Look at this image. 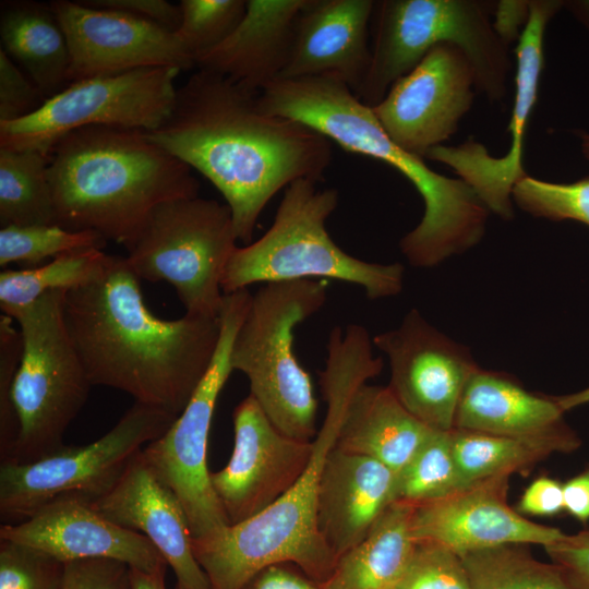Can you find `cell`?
I'll list each match as a JSON object with an SVG mask.
<instances>
[{
	"instance_id": "cell-1",
	"label": "cell",
	"mask_w": 589,
	"mask_h": 589,
	"mask_svg": "<svg viewBox=\"0 0 589 589\" xmlns=\"http://www.w3.org/2000/svg\"><path fill=\"white\" fill-rule=\"evenodd\" d=\"M259 94L197 70L177 89L169 118L144 131L212 182L244 243H251L264 207L277 192L300 179L318 183L332 161L327 137L303 122L265 112Z\"/></svg>"
},
{
	"instance_id": "cell-2",
	"label": "cell",
	"mask_w": 589,
	"mask_h": 589,
	"mask_svg": "<svg viewBox=\"0 0 589 589\" xmlns=\"http://www.w3.org/2000/svg\"><path fill=\"white\" fill-rule=\"evenodd\" d=\"M124 256L64 292L63 318L92 386L111 387L178 417L205 376L220 318L154 315Z\"/></svg>"
},
{
	"instance_id": "cell-3",
	"label": "cell",
	"mask_w": 589,
	"mask_h": 589,
	"mask_svg": "<svg viewBox=\"0 0 589 589\" xmlns=\"http://www.w3.org/2000/svg\"><path fill=\"white\" fill-rule=\"evenodd\" d=\"M320 383L326 413L313 442L312 456L293 486L272 506L207 539H192L196 561L211 589H242L261 569L292 563L317 582L332 574L337 558L316 526V503L323 469L336 446L347 402L361 383L377 376L381 357L372 353L364 327H334L327 341Z\"/></svg>"
},
{
	"instance_id": "cell-4",
	"label": "cell",
	"mask_w": 589,
	"mask_h": 589,
	"mask_svg": "<svg viewBox=\"0 0 589 589\" xmlns=\"http://www.w3.org/2000/svg\"><path fill=\"white\" fill-rule=\"evenodd\" d=\"M259 103L265 112L303 122L345 151L378 159L411 182L424 212L399 248L412 266H436L481 241L490 212L474 191L396 145L371 107L344 83L327 77L277 80L260 93Z\"/></svg>"
},
{
	"instance_id": "cell-5",
	"label": "cell",
	"mask_w": 589,
	"mask_h": 589,
	"mask_svg": "<svg viewBox=\"0 0 589 589\" xmlns=\"http://www.w3.org/2000/svg\"><path fill=\"white\" fill-rule=\"evenodd\" d=\"M55 224L91 230L127 248L159 204L199 196L191 168L144 131L91 125L61 137L49 154Z\"/></svg>"
},
{
	"instance_id": "cell-6",
	"label": "cell",
	"mask_w": 589,
	"mask_h": 589,
	"mask_svg": "<svg viewBox=\"0 0 589 589\" xmlns=\"http://www.w3.org/2000/svg\"><path fill=\"white\" fill-rule=\"evenodd\" d=\"M338 191L300 179L285 189L274 221L256 241L231 254L221 278L224 294L256 283L335 279L361 287L371 300L397 296L404 286L399 263H371L348 254L330 238L326 220Z\"/></svg>"
},
{
	"instance_id": "cell-7",
	"label": "cell",
	"mask_w": 589,
	"mask_h": 589,
	"mask_svg": "<svg viewBox=\"0 0 589 589\" xmlns=\"http://www.w3.org/2000/svg\"><path fill=\"white\" fill-rule=\"evenodd\" d=\"M327 299L325 279L267 283L251 296L232 340L230 364L245 375L250 395L284 434L312 441L317 400L312 377L294 350L296 327Z\"/></svg>"
},
{
	"instance_id": "cell-8",
	"label": "cell",
	"mask_w": 589,
	"mask_h": 589,
	"mask_svg": "<svg viewBox=\"0 0 589 589\" xmlns=\"http://www.w3.org/2000/svg\"><path fill=\"white\" fill-rule=\"evenodd\" d=\"M490 7L474 0L375 1L371 65L358 99L374 107L433 46L452 43L470 61L477 92L490 101H501L507 93L512 61L508 46L490 21Z\"/></svg>"
},
{
	"instance_id": "cell-9",
	"label": "cell",
	"mask_w": 589,
	"mask_h": 589,
	"mask_svg": "<svg viewBox=\"0 0 589 589\" xmlns=\"http://www.w3.org/2000/svg\"><path fill=\"white\" fill-rule=\"evenodd\" d=\"M64 292H48L5 314L17 324L22 351L11 393L19 433L1 461L31 462L62 448L88 397L92 384L63 318Z\"/></svg>"
},
{
	"instance_id": "cell-10",
	"label": "cell",
	"mask_w": 589,
	"mask_h": 589,
	"mask_svg": "<svg viewBox=\"0 0 589 589\" xmlns=\"http://www.w3.org/2000/svg\"><path fill=\"white\" fill-rule=\"evenodd\" d=\"M237 240L227 204L178 199L151 212L124 257L140 279L169 283L185 314L217 317L223 274Z\"/></svg>"
},
{
	"instance_id": "cell-11",
	"label": "cell",
	"mask_w": 589,
	"mask_h": 589,
	"mask_svg": "<svg viewBox=\"0 0 589 589\" xmlns=\"http://www.w3.org/2000/svg\"><path fill=\"white\" fill-rule=\"evenodd\" d=\"M161 409L135 402L97 441L68 446L31 462H0L1 524L28 519L64 496L92 502L107 493L130 461L176 420Z\"/></svg>"
},
{
	"instance_id": "cell-12",
	"label": "cell",
	"mask_w": 589,
	"mask_h": 589,
	"mask_svg": "<svg viewBox=\"0 0 589 589\" xmlns=\"http://www.w3.org/2000/svg\"><path fill=\"white\" fill-rule=\"evenodd\" d=\"M248 289L224 294L220 337L213 361L170 428L141 450L155 477L182 504L193 539L217 536L229 520L212 486L207 445L217 399L230 374V350L251 300Z\"/></svg>"
},
{
	"instance_id": "cell-13",
	"label": "cell",
	"mask_w": 589,
	"mask_h": 589,
	"mask_svg": "<svg viewBox=\"0 0 589 589\" xmlns=\"http://www.w3.org/2000/svg\"><path fill=\"white\" fill-rule=\"evenodd\" d=\"M179 72L144 68L73 82L33 113L0 122V147L50 154L61 137L91 125L153 131L172 111Z\"/></svg>"
},
{
	"instance_id": "cell-14",
	"label": "cell",
	"mask_w": 589,
	"mask_h": 589,
	"mask_svg": "<svg viewBox=\"0 0 589 589\" xmlns=\"http://www.w3.org/2000/svg\"><path fill=\"white\" fill-rule=\"evenodd\" d=\"M562 7L561 1H529V17L515 48L516 93L510 122V146L501 157L492 156L479 142L469 139L457 146L431 148L425 158L450 167L485 205L504 220L514 217V187L528 175L524 166L525 136L537 103L544 64L543 43L549 21Z\"/></svg>"
},
{
	"instance_id": "cell-15",
	"label": "cell",
	"mask_w": 589,
	"mask_h": 589,
	"mask_svg": "<svg viewBox=\"0 0 589 589\" xmlns=\"http://www.w3.org/2000/svg\"><path fill=\"white\" fill-rule=\"evenodd\" d=\"M474 92L476 75L465 52L455 44L440 43L371 109L396 145L425 158L457 132Z\"/></svg>"
},
{
	"instance_id": "cell-16",
	"label": "cell",
	"mask_w": 589,
	"mask_h": 589,
	"mask_svg": "<svg viewBox=\"0 0 589 589\" xmlns=\"http://www.w3.org/2000/svg\"><path fill=\"white\" fill-rule=\"evenodd\" d=\"M372 342L388 358L387 387L405 409L432 430L452 431L462 392L479 368L469 348L441 333L416 309Z\"/></svg>"
},
{
	"instance_id": "cell-17",
	"label": "cell",
	"mask_w": 589,
	"mask_h": 589,
	"mask_svg": "<svg viewBox=\"0 0 589 589\" xmlns=\"http://www.w3.org/2000/svg\"><path fill=\"white\" fill-rule=\"evenodd\" d=\"M235 442L227 465L211 472L212 486L230 525L262 513L303 473L313 442L281 433L249 394L232 413Z\"/></svg>"
},
{
	"instance_id": "cell-18",
	"label": "cell",
	"mask_w": 589,
	"mask_h": 589,
	"mask_svg": "<svg viewBox=\"0 0 589 589\" xmlns=\"http://www.w3.org/2000/svg\"><path fill=\"white\" fill-rule=\"evenodd\" d=\"M49 4L70 48L69 84L144 68L195 67L175 33L153 22L81 1Z\"/></svg>"
},
{
	"instance_id": "cell-19",
	"label": "cell",
	"mask_w": 589,
	"mask_h": 589,
	"mask_svg": "<svg viewBox=\"0 0 589 589\" xmlns=\"http://www.w3.org/2000/svg\"><path fill=\"white\" fill-rule=\"evenodd\" d=\"M508 476L478 480L435 501L413 505L416 542H428L459 556L504 544H541L560 539L555 527L533 522L507 502Z\"/></svg>"
},
{
	"instance_id": "cell-20",
	"label": "cell",
	"mask_w": 589,
	"mask_h": 589,
	"mask_svg": "<svg viewBox=\"0 0 589 589\" xmlns=\"http://www.w3.org/2000/svg\"><path fill=\"white\" fill-rule=\"evenodd\" d=\"M0 539L37 549L64 563L111 558L151 574L166 573L168 566L146 537L108 520L80 497H59L24 521L1 524Z\"/></svg>"
},
{
	"instance_id": "cell-21",
	"label": "cell",
	"mask_w": 589,
	"mask_h": 589,
	"mask_svg": "<svg viewBox=\"0 0 589 589\" xmlns=\"http://www.w3.org/2000/svg\"><path fill=\"white\" fill-rule=\"evenodd\" d=\"M89 504L108 520L146 537L172 568L177 589H211L195 558L182 504L151 471L141 452L116 484Z\"/></svg>"
},
{
	"instance_id": "cell-22",
	"label": "cell",
	"mask_w": 589,
	"mask_h": 589,
	"mask_svg": "<svg viewBox=\"0 0 589 589\" xmlns=\"http://www.w3.org/2000/svg\"><path fill=\"white\" fill-rule=\"evenodd\" d=\"M373 0H308L293 28L286 67L278 80L327 77L354 95L370 70L369 23Z\"/></svg>"
},
{
	"instance_id": "cell-23",
	"label": "cell",
	"mask_w": 589,
	"mask_h": 589,
	"mask_svg": "<svg viewBox=\"0 0 589 589\" xmlns=\"http://www.w3.org/2000/svg\"><path fill=\"white\" fill-rule=\"evenodd\" d=\"M554 397L527 390L514 377L480 366L469 378L454 429L537 443L555 453H572L581 441Z\"/></svg>"
},
{
	"instance_id": "cell-24",
	"label": "cell",
	"mask_w": 589,
	"mask_h": 589,
	"mask_svg": "<svg viewBox=\"0 0 589 589\" xmlns=\"http://www.w3.org/2000/svg\"><path fill=\"white\" fill-rule=\"evenodd\" d=\"M395 476L382 462L334 447L320 482L316 526L338 560L361 542L394 502Z\"/></svg>"
},
{
	"instance_id": "cell-25",
	"label": "cell",
	"mask_w": 589,
	"mask_h": 589,
	"mask_svg": "<svg viewBox=\"0 0 589 589\" xmlns=\"http://www.w3.org/2000/svg\"><path fill=\"white\" fill-rule=\"evenodd\" d=\"M308 0H247L235 31L216 47L199 55V70L224 75L261 93L277 81L288 61L293 28Z\"/></svg>"
},
{
	"instance_id": "cell-26",
	"label": "cell",
	"mask_w": 589,
	"mask_h": 589,
	"mask_svg": "<svg viewBox=\"0 0 589 589\" xmlns=\"http://www.w3.org/2000/svg\"><path fill=\"white\" fill-rule=\"evenodd\" d=\"M432 431L387 386L363 382L349 397L335 447L373 458L398 472Z\"/></svg>"
},
{
	"instance_id": "cell-27",
	"label": "cell",
	"mask_w": 589,
	"mask_h": 589,
	"mask_svg": "<svg viewBox=\"0 0 589 589\" xmlns=\"http://www.w3.org/2000/svg\"><path fill=\"white\" fill-rule=\"evenodd\" d=\"M0 36L2 49L24 67L45 100L69 85L70 48L50 4L4 2Z\"/></svg>"
},
{
	"instance_id": "cell-28",
	"label": "cell",
	"mask_w": 589,
	"mask_h": 589,
	"mask_svg": "<svg viewBox=\"0 0 589 589\" xmlns=\"http://www.w3.org/2000/svg\"><path fill=\"white\" fill-rule=\"evenodd\" d=\"M412 510L411 504L393 502L368 536L337 560L322 589H395L417 544Z\"/></svg>"
},
{
	"instance_id": "cell-29",
	"label": "cell",
	"mask_w": 589,
	"mask_h": 589,
	"mask_svg": "<svg viewBox=\"0 0 589 589\" xmlns=\"http://www.w3.org/2000/svg\"><path fill=\"white\" fill-rule=\"evenodd\" d=\"M49 154L0 147V225H56Z\"/></svg>"
},
{
	"instance_id": "cell-30",
	"label": "cell",
	"mask_w": 589,
	"mask_h": 589,
	"mask_svg": "<svg viewBox=\"0 0 589 589\" xmlns=\"http://www.w3.org/2000/svg\"><path fill=\"white\" fill-rule=\"evenodd\" d=\"M108 254L103 250L79 249L51 259L47 264L0 273V308L3 314L28 305L51 291H69L103 269Z\"/></svg>"
},
{
	"instance_id": "cell-31",
	"label": "cell",
	"mask_w": 589,
	"mask_h": 589,
	"mask_svg": "<svg viewBox=\"0 0 589 589\" xmlns=\"http://www.w3.org/2000/svg\"><path fill=\"white\" fill-rule=\"evenodd\" d=\"M469 589H569L561 569L537 560L524 544H504L460 556Z\"/></svg>"
},
{
	"instance_id": "cell-32",
	"label": "cell",
	"mask_w": 589,
	"mask_h": 589,
	"mask_svg": "<svg viewBox=\"0 0 589 589\" xmlns=\"http://www.w3.org/2000/svg\"><path fill=\"white\" fill-rule=\"evenodd\" d=\"M450 441L459 476L465 484L529 470L554 454L522 440L453 429Z\"/></svg>"
},
{
	"instance_id": "cell-33",
	"label": "cell",
	"mask_w": 589,
	"mask_h": 589,
	"mask_svg": "<svg viewBox=\"0 0 589 589\" xmlns=\"http://www.w3.org/2000/svg\"><path fill=\"white\" fill-rule=\"evenodd\" d=\"M466 485L453 454L450 431L433 430L408 464L396 472L394 502L418 505Z\"/></svg>"
},
{
	"instance_id": "cell-34",
	"label": "cell",
	"mask_w": 589,
	"mask_h": 589,
	"mask_svg": "<svg viewBox=\"0 0 589 589\" xmlns=\"http://www.w3.org/2000/svg\"><path fill=\"white\" fill-rule=\"evenodd\" d=\"M107 240L91 230L72 231L58 225L7 226L0 229V266L10 264L36 267L46 259L94 248L103 250Z\"/></svg>"
},
{
	"instance_id": "cell-35",
	"label": "cell",
	"mask_w": 589,
	"mask_h": 589,
	"mask_svg": "<svg viewBox=\"0 0 589 589\" xmlns=\"http://www.w3.org/2000/svg\"><path fill=\"white\" fill-rule=\"evenodd\" d=\"M245 8L247 0H182L181 23L175 35L194 61L235 31Z\"/></svg>"
},
{
	"instance_id": "cell-36",
	"label": "cell",
	"mask_w": 589,
	"mask_h": 589,
	"mask_svg": "<svg viewBox=\"0 0 589 589\" xmlns=\"http://www.w3.org/2000/svg\"><path fill=\"white\" fill-rule=\"evenodd\" d=\"M513 203L526 213L552 221L575 220L589 226V176L556 183L530 176L513 189Z\"/></svg>"
},
{
	"instance_id": "cell-37",
	"label": "cell",
	"mask_w": 589,
	"mask_h": 589,
	"mask_svg": "<svg viewBox=\"0 0 589 589\" xmlns=\"http://www.w3.org/2000/svg\"><path fill=\"white\" fill-rule=\"evenodd\" d=\"M64 568L50 554L0 539V589H62Z\"/></svg>"
},
{
	"instance_id": "cell-38",
	"label": "cell",
	"mask_w": 589,
	"mask_h": 589,
	"mask_svg": "<svg viewBox=\"0 0 589 589\" xmlns=\"http://www.w3.org/2000/svg\"><path fill=\"white\" fill-rule=\"evenodd\" d=\"M395 589H469V582L459 555L437 544L417 542Z\"/></svg>"
},
{
	"instance_id": "cell-39",
	"label": "cell",
	"mask_w": 589,
	"mask_h": 589,
	"mask_svg": "<svg viewBox=\"0 0 589 589\" xmlns=\"http://www.w3.org/2000/svg\"><path fill=\"white\" fill-rule=\"evenodd\" d=\"M22 340L14 320L0 315V461L10 455L19 433L17 416L12 402V385L19 368Z\"/></svg>"
},
{
	"instance_id": "cell-40",
	"label": "cell",
	"mask_w": 589,
	"mask_h": 589,
	"mask_svg": "<svg viewBox=\"0 0 589 589\" xmlns=\"http://www.w3.org/2000/svg\"><path fill=\"white\" fill-rule=\"evenodd\" d=\"M45 101L37 86L0 49V122H11L36 111Z\"/></svg>"
},
{
	"instance_id": "cell-41",
	"label": "cell",
	"mask_w": 589,
	"mask_h": 589,
	"mask_svg": "<svg viewBox=\"0 0 589 589\" xmlns=\"http://www.w3.org/2000/svg\"><path fill=\"white\" fill-rule=\"evenodd\" d=\"M62 589H133L131 567L111 558L70 561Z\"/></svg>"
},
{
	"instance_id": "cell-42",
	"label": "cell",
	"mask_w": 589,
	"mask_h": 589,
	"mask_svg": "<svg viewBox=\"0 0 589 589\" xmlns=\"http://www.w3.org/2000/svg\"><path fill=\"white\" fill-rule=\"evenodd\" d=\"M544 550L561 569L569 589H589V529L564 533Z\"/></svg>"
},
{
	"instance_id": "cell-43",
	"label": "cell",
	"mask_w": 589,
	"mask_h": 589,
	"mask_svg": "<svg viewBox=\"0 0 589 589\" xmlns=\"http://www.w3.org/2000/svg\"><path fill=\"white\" fill-rule=\"evenodd\" d=\"M81 2L93 8L125 12L153 22L172 33L178 29L181 23L180 4H172L166 0H87Z\"/></svg>"
},
{
	"instance_id": "cell-44",
	"label": "cell",
	"mask_w": 589,
	"mask_h": 589,
	"mask_svg": "<svg viewBox=\"0 0 589 589\" xmlns=\"http://www.w3.org/2000/svg\"><path fill=\"white\" fill-rule=\"evenodd\" d=\"M516 510L521 515L549 517L564 510L563 484L549 477H540L525 490Z\"/></svg>"
},
{
	"instance_id": "cell-45",
	"label": "cell",
	"mask_w": 589,
	"mask_h": 589,
	"mask_svg": "<svg viewBox=\"0 0 589 589\" xmlns=\"http://www.w3.org/2000/svg\"><path fill=\"white\" fill-rule=\"evenodd\" d=\"M242 589H322V587L297 565L277 563L257 572Z\"/></svg>"
},
{
	"instance_id": "cell-46",
	"label": "cell",
	"mask_w": 589,
	"mask_h": 589,
	"mask_svg": "<svg viewBox=\"0 0 589 589\" xmlns=\"http://www.w3.org/2000/svg\"><path fill=\"white\" fill-rule=\"evenodd\" d=\"M493 26L501 39L508 46L519 39L520 27L529 17V1H498L495 4Z\"/></svg>"
},
{
	"instance_id": "cell-47",
	"label": "cell",
	"mask_w": 589,
	"mask_h": 589,
	"mask_svg": "<svg viewBox=\"0 0 589 589\" xmlns=\"http://www.w3.org/2000/svg\"><path fill=\"white\" fill-rule=\"evenodd\" d=\"M564 510L578 521H589V468L563 484Z\"/></svg>"
},
{
	"instance_id": "cell-48",
	"label": "cell",
	"mask_w": 589,
	"mask_h": 589,
	"mask_svg": "<svg viewBox=\"0 0 589 589\" xmlns=\"http://www.w3.org/2000/svg\"><path fill=\"white\" fill-rule=\"evenodd\" d=\"M165 574H151L131 568V581L133 589H166Z\"/></svg>"
},
{
	"instance_id": "cell-49",
	"label": "cell",
	"mask_w": 589,
	"mask_h": 589,
	"mask_svg": "<svg viewBox=\"0 0 589 589\" xmlns=\"http://www.w3.org/2000/svg\"><path fill=\"white\" fill-rule=\"evenodd\" d=\"M558 406L564 412H567L577 407L589 404V387L581 390L554 397Z\"/></svg>"
},
{
	"instance_id": "cell-50",
	"label": "cell",
	"mask_w": 589,
	"mask_h": 589,
	"mask_svg": "<svg viewBox=\"0 0 589 589\" xmlns=\"http://www.w3.org/2000/svg\"><path fill=\"white\" fill-rule=\"evenodd\" d=\"M579 137L581 140L582 154L587 159H589V133L581 132Z\"/></svg>"
},
{
	"instance_id": "cell-51",
	"label": "cell",
	"mask_w": 589,
	"mask_h": 589,
	"mask_svg": "<svg viewBox=\"0 0 589 589\" xmlns=\"http://www.w3.org/2000/svg\"><path fill=\"white\" fill-rule=\"evenodd\" d=\"M177 589V588H176Z\"/></svg>"
}]
</instances>
